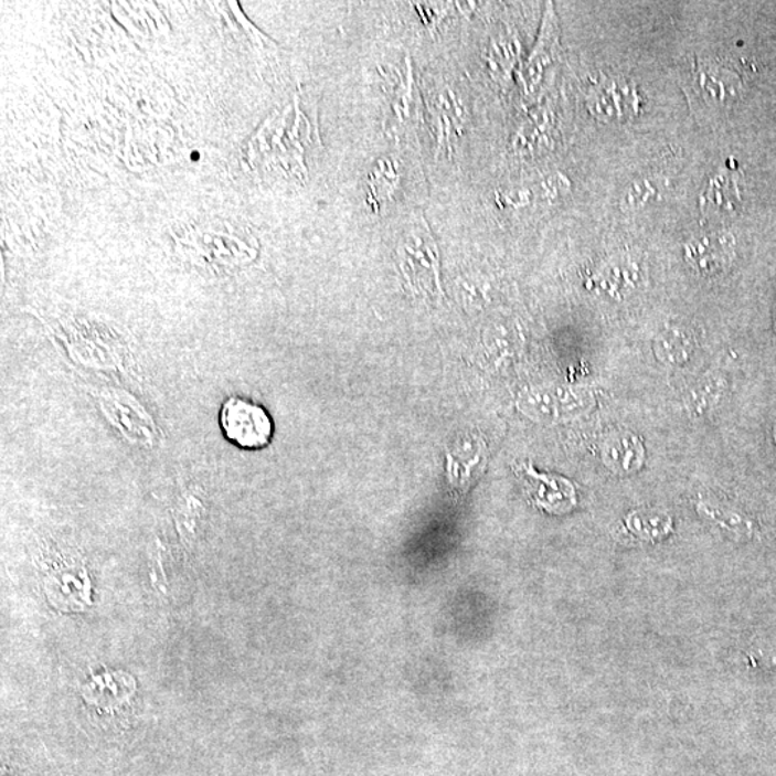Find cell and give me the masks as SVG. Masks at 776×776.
Segmentation results:
<instances>
[{"label":"cell","mask_w":776,"mask_h":776,"mask_svg":"<svg viewBox=\"0 0 776 776\" xmlns=\"http://www.w3.org/2000/svg\"><path fill=\"white\" fill-rule=\"evenodd\" d=\"M221 425L228 440L242 449H262L273 440L274 425L265 408L240 397L223 404Z\"/></svg>","instance_id":"obj_1"},{"label":"cell","mask_w":776,"mask_h":776,"mask_svg":"<svg viewBox=\"0 0 776 776\" xmlns=\"http://www.w3.org/2000/svg\"><path fill=\"white\" fill-rule=\"evenodd\" d=\"M684 256L688 264L699 274H721L735 258V240L731 233H711L685 245Z\"/></svg>","instance_id":"obj_2"},{"label":"cell","mask_w":776,"mask_h":776,"mask_svg":"<svg viewBox=\"0 0 776 776\" xmlns=\"http://www.w3.org/2000/svg\"><path fill=\"white\" fill-rule=\"evenodd\" d=\"M589 109L599 120H626L635 116L639 99L635 88L623 81H603L593 88L588 99Z\"/></svg>","instance_id":"obj_3"},{"label":"cell","mask_w":776,"mask_h":776,"mask_svg":"<svg viewBox=\"0 0 776 776\" xmlns=\"http://www.w3.org/2000/svg\"><path fill=\"white\" fill-rule=\"evenodd\" d=\"M694 84H697L699 95H702L704 102L711 106H725V104L732 103L736 98L737 87H740L735 74L713 64L698 65L697 73H694Z\"/></svg>","instance_id":"obj_4"},{"label":"cell","mask_w":776,"mask_h":776,"mask_svg":"<svg viewBox=\"0 0 776 776\" xmlns=\"http://www.w3.org/2000/svg\"><path fill=\"white\" fill-rule=\"evenodd\" d=\"M604 464L618 475H628L639 470L645 464V447L635 435H617L606 443L603 449Z\"/></svg>","instance_id":"obj_5"},{"label":"cell","mask_w":776,"mask_h":776,"mask_svg":"<svg viewBox=\"0 0 776 776\" xmlns=\"http://www.w3.org/2000/svg\"><path fill=\"white\" fill-rule=\"evenodd\" d=\"M702 209L711 214H733L741 203L740 190L726 176L711 179L702 194Z\"/></svg>","instance_id":"obj_6"},{"label":"cell","mask_w":776,"mask_h":776,"mask_svg":"<svg viewBox=\"0 0 776 776\" xmlns=\"http://www.w3.org/2000/svg\"><path fill=\"white\" fill-rule=\"evenodd\" d=\"M653 349L657 359L666 364L678 365L688 361L692 342L680 328H669L656 338Z\"/></svg>","instance_id":"obj_7"},{"label":"cell","mask_w":776,"mask_h":776,"mask_svg":"<svg viewBox=\"0 0 776 776\" xmlns=\"http://www.w3.org/2000/svg\"><path fill=\"white\" fill-rule=\"evenodd\" d=\"M721 384L716 380L704 381V383L699 385L697 390L692 393V398H690V404H692V411L702 414L709 411L715 404L719 393H721Z\"/></svg>","instance_id":"obj_8"},{"label":"cell","mask_w":776,"mask_h":776,"mask_svg":"<svg viewBox=\"0 0 776 776\" xmlns=\"http://www.w3.org/2000/svg\"><path fill=\"white\" fill-rule=\"evenodd\" d=\"M775 443H776V428H775Z\"/></svg>","instance_id":"obj_9"}]
</instances>
